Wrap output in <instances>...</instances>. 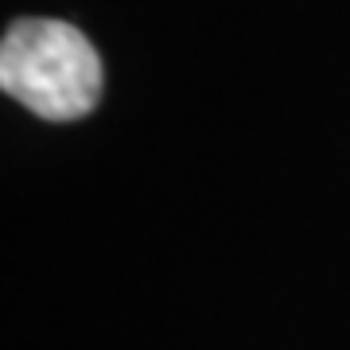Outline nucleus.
Wrapping results in <instances>:
<instances>
[{
	"label": "nucleus",
	"mask_w": 350,
	"mask_h": 350,
	"mask_svg": "<svg viewBox=\"0 0 350 350\" xmlns=\"http://www.w3.org/2000/svg\"><path fill=\"white\" fill-rule=\"evenodd\" d=\"M101 59L75 24L16 20L0 43V90L43 121H78L101 98Z\"/></svg>",
	"instance_id": "1"
}]
</instances>
